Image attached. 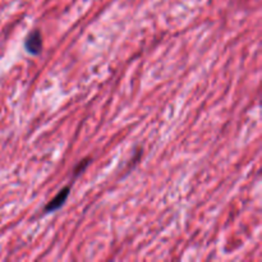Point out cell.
<instances>
[{"instance_id": "6da1fadb", "label": "cell", "mask_w": 262, "mask_h": 262, "mask_svg": "<svg viewBox=\"0 0 262 262\" xmlns=\"http://www.w3.org/2000/svg\"><path fill=\"white\" fill-rule=\"evenodd\" d=\"M25 48L32 55H37V54L41 53V49H42V37H41L40 31L33 30L27 36V38L25 41Z\"/></svg>"}, {"instance_id": "7a4b0ae2", "label": "cell", "mask_w": 262, "mask_h": 262, "mask_svg": "<svg viewBox=\"0 0 262 262\" xmlns=\"http://www.w3.org/2000/svg\"><path fill=\"white\" fill-rule=\"evenodd\" d=\"M69 192H71V188H69V187H66V188L61 189V191L59 192L48 205H46L45 209H43V212H53L55 211V210L60 209V207L66 204L67 197L69 196Z\"/></svg>"}, {"instance_id": "3957f363", "label": "cell", "mask_w": 262, "mask_h": 262, "mask_svg": "<svg viewBox=\"0 0 262 262\" xmlns=\"http://www.w3.org/2000/svg\"><path fill=\"white\" fill-rule=\"evenodd\" d=\"M89 163H90V159H84V160L79 164V166L77 165L76 169H74V176H78V174H81L82 171L84 170V168H86L87 164Z\"/></svg>"}]
</instances>
